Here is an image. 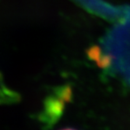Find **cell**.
Segmentation results:
<instances>
[{
	"label": "cell",
	"instance_id": "6da1fadb",
	"mask_svg": "<svg viewBox=\"0 0 130 130\" xmlns=\"http://www.w3.org/2000/svg\"><path fill=\"white\" fill-rule=\"evenodd\" d=\"M62 130H76V129H74V128H63V129H62Z\"/></svg>",
	"mask_w": 130,
	"mask_h": 130
}]
</instances>
